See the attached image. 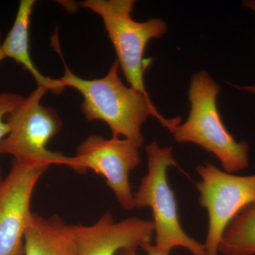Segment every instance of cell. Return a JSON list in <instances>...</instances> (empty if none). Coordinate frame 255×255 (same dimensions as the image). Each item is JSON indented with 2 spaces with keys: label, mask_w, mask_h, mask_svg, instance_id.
Listing matches in <instances>:
<instances>
[{
  "label": "cell",
  "mask_w": 255,
  "mask_h": 255,
  "mask_svg": "<svg viewBox=\"0 0 255 255\" xmlns=\"http://www.w3.org/2000/svg\"><path fill=\"white\" fill-rule=\"evenodd\" d=\"M53 41L65 65V74L59 79L65 88L71 87L78 90L82 97V111L89 122L100 120L110 128L112 137L124 136L139 147L143 144L141 128L150 117L158 119L164 127L171 132L180 124L179 117L164 119L146 96L132 87L124 85L119 75V63L114 61L105 77L95 80H86L74 74L67 66L58 38Z\"/></svg>",
  "instance_id": "1"
},
{
  "label": "cell",
  "mask_w": 255,
  "mask_h": 255,
  "mask_svg": "<svg viewBox=\"0 0 255 255\" xmlns=\"http://www.w3.org/2000/svg\"><path fill=\"white\" fill-rule=\"evenodd\" d=\"M219 91V85L207 72L194 74L188 92L190 114L172 133L178 142H192L214 154L224 170L233 174L249 165V146L236 141L225 127L217 106Z\"/></svg>",
  "instance_id": "2"
},
{
  "label": "cell",
  "mask_w": 255,
  "mask_h": 255,
  "mask_svg": "<svg viewBox=\"0 0 255 255\" xmlns=\"http://www.w3.org/2000/svg\"><path fill=\"white\" fill-rule=\"evenodd\" d=\"M135 2L133 0H86L80 5L102 18L119 67L130 87L149 96L144 84V73L152 60L145 59L144 53L151 40L165 34L167 26L161 18H152L144 22L132 19Z\"/></svg>",
  "instance_id": "3"
},
{
  "label": "cell",
  "mask_w": 255,
  "mask_h": 255,
  "mask_svg": "<svg viewBox=\"0 0 255 255\" xmlns=\"http://www.w3.org/2000/svg\"><path fill=\"white\" fill-rule=\"evenodd\" d=\"M148 171L134 193L135 208L150 207L153 216L155 246L171 252L182 248L192 255H207L205 246L189 237L179 221L177 202L167 181V169L177 166L172 147H161L152 142L145 147Z\"/></svg>",
  "instance_id": "4"
},
{
  "label": "cell",
  "mask_w": 255,
  "mask_h": 255,
  "mask_svg": "<svg viewBox=\"0 0 255 255\" xmlns=\"http://www.w3.org/2000/svg\"><path fill=\"white\" fill-rule=\"evenodd\" d=\"M48 92L42 87L25 98L22 104L6 117L9 134L0 142V155L13 156L19 163L50 167L53 164L72 168L73 157L47 148L48 142L59 133L62 122L51 107L41 104Z\"/></svg>",
  "instance_id": "5"
},
{
  "label": "cell",
  "mask_w": 255,
  "mask_h": 255,
  "mask_svg": "<svg viewBox=\"0 0 255 255\" xmlns=\"http://www.w3.org/2000/svg\"><path fill=\"white\" fill-rule=\"evenodd\" d=\"M201 180L196 187L199 204L209 216L205 246L207 255H219L225 231L240 212L255 201V174L238 176L223 172L213 164L196 167Z\"/></svg>",
  "instance_id": "6"
},
{
  "label": "cell",
  "mask_w": 255,
  "mask_h": 255,
  "mask_svg": "<svg viewBox=\"0 0 255 255\" xmlns=\"http://www.w3.org/2000/svg\"><path fill=\"white\" fill-rule=\"evenodd\" d=\"M139 149L128 139L91 135L79 145L72 169L80 174L91 169L103 176L122 207L135 209L129 174L141 162Z\"/></svg>",
  "instance_id": "7"
},
{
  "label": "cell",
  "mask_w": 255,
  "mask_h": 255,
  "mask_svg": "<svg viewBox=\"0 0 255 255\" xmlns=\"http://www.w3.org/2000/svg\"><path fill=\"white\" fill-rule=\"evenodd\" d=\"M48 168L14 161L0 182V255H23L25 233L33 216L32 195Z\"/></svg>",
  "instance_id": "8"
},
{
  "label": "cell",
  "mask_w": 255,
  "mask_h": 255,
  "mask_svg": "<svg viewBox=\"0 0 255 255\" xmlns=\"http://www.w3.org/2000/svg\"><path fill=\"white\" fill-rule=\"evenodd\" d=\"M79 255H117L127 248H143L155 233L153 222L128 218L116 222L110 212L105 213L90 226H71Z\"/></svg>",
  "instance_id": "9"
},
{
  "label": "cell",
  "mask_w": 255,
  "mask_h": 255,
  "mask_svg": "<svg viewBox=\"0 0 255 255\" xmlns=\"http://www.w3.org/2000/svg\"><path fill=\"white\" fill-rule=\"evenodd\" d=\"M23 255H79L71 226L58 215L46 218L33 213Z\"/></svg>",
  "instance_id": "10"
},
{
  "label": "cell",
  "mask_w": 255,
  "mask_h": 255,
  "mask_svg": "<svg viewBox=\"0 0 255 255\" xmlns=\"http://www.w3.org/2000/svg\"><path fill=\"white\" fill-rule=\"evenodd\" d=\"M35 4V0L20 1L12 27L4 41L1 42V50L5 58H11L31 74L38 87H43L47 91L58 95L65 90L59 79L54 80L42 75L35 66L30 53V21Z\"/></svg>",
  "instance_id": "11"
},
{
  "label": "cell",
  "mask_w": 255,
  "mask_h": 255,
  "mask_svg": "<svg viewBox=\"0 0 255 255\" xmlns=\"http://www.w3.org/2000/svg\"><path fill=\"white\" fill-rule=\"evenodd\" d=\"M219 253L223 255H255V201L230 223L221 240Z\"/></svg>",
  "instance_id": "12"
},
{
  "label": "cell",
  "mask_w": 255,
  "mask_h": 255,
  "mask_svg": "<svg viewBox=\"0 0 255 255\" xmlns=\"http://www.w3.org/2000/svg\"><path fill=\"white\" fill-rule=\"evenodd\" d=\"M25 97L16 93L0 92V142L2 141L10 131V126L6 122V117L22 104ZM1 179V171L0 168V182Z\"/></svg>",
  "instance_id": "13"
},
{
  "label": "cell",
  "mask_w": 255,
  "mask_h": 255,
  "mask_svg": "<svg viewBox=\"0 0 255 255\" xmlns=\"http://www.w3.org/2000/svg\"><path fill=\"white\" fill-rule=\"evenodd\" d=\"M147 253L146 255H170V252L159 249L155 245L148 243L142 248ZM137 248H127L120 250L117 255H138Z\"/></svg>",
  "instance_id": "14"
},
{
  "label": "cell",
  "mask_w": 255,
  "mask_h": 255,
  "mask_svg": "<svg viewBox=\"0 0 255 255\" xmlns=\"http://www.w3.org/2000/svg\"><path fill=\"white\" fill-rule=\"evenodd\" d=\"M243 6L245 7L248 8L253 10L255 13V0H248V1H244L243 3ZM233 87H236L240 90H243V91L250 92L251 94H254L255 95V85H251V86H237V85H233Z\"/></svg>",
  "instance_id": "15"
},
{
  "label": "cell",
  "mask_w": 255,
  "mask_h": 255,
  "mask_svg": "<svg viewBox=\"0 0 255 255\" xmlns=\"http://www.w3.org/2000/svg\"><path fill=\"white\" fill-rule=\"evenodd\" d=\"M1 31H0V63L4 59L5 57L4 54H3L2 50H1Z\"/></svg>",
  "instance_id": "16"
}]
</instances>
